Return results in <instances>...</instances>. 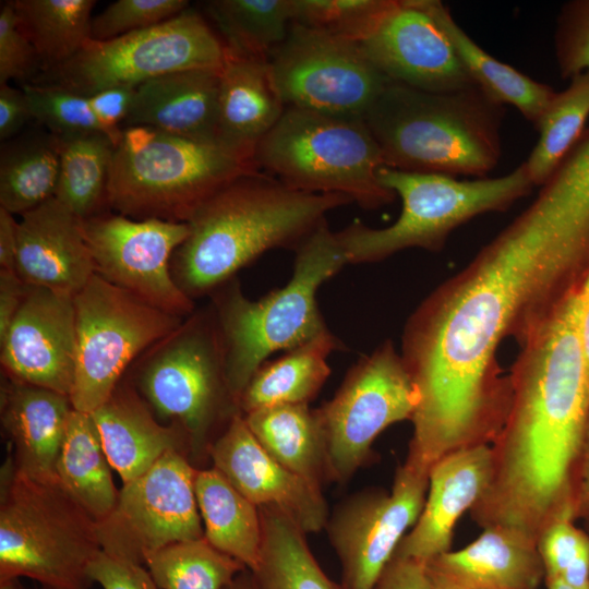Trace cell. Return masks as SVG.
Returning <instances> with one entry per match:
<instances>
[{
    "mask_svg": "<svg viewBox=\"0 0 589 589\" xmlns=\"http://www.w3.org/2000/svg\"><path fill=\"white\" fill-rule=\"evenodd\" d=\"M243 417L261 446L279 464L320 488L329 479L326 433L318 408L284 404Z\"/></svg>",
    "mask_w": 589,
    "mask_h": 589,
    "instance_id": "28",
    "label": "cell"
},
{
    "mask_svg": "<svg viewBox=\"0 0 589 589\" xmlns=\"http://www.w3.org/2000/svg\"><path fill=\"white\" fill-rule=\"evenodd\" d=\"M260 170L309 193H337L374 209L396 195L378 180L382 149L365 120L286 107L254 151Z\"/></svg>",
    "mask_w": 589,
    "mask_h": 589,
    "instance_id": "9",
    "label": "cell"
},
{
    "mask_svg": "<svg viewBox=\"0 0 589 589\" xmlns=\"http://www.w3.org/2000/svg\"><path fill=\"white\" fill-rule=\"evenodd\" d=\"M21 88L29 101L33 119L45 125L53 135L67 136L80 133L106 135L91 108L87 96L61 86L36 82L23 83Z\"/></svg>",
    "mask_w": 589,
    "mask_h": 589,
    "instance_id": "41",
    "label": "cell"
},
{
    "mask_svg": "<svg viewBox=\"0 0 589 589\" xmlns=\"http://www.w3.org/2000/svg\"><path fill=\"white\" fill-rule=\"evenodd\" d=\"M503 117L477 85L435 93L389 81L365 122L386 167L483 178L502 154Z\"/></svg>",
    "mask_w": 589,
    "mask_h": 589,
    "instance_id": "4",
    "label": "cell"
},
{
    "mask_svg": "<svg viewBox=\"0 0 589 589\" xmlns=\"http://www.w3.org/2000/svg\"><path fill=\"white\" fill-rule=\"evenodd\" d=\"M261 555L251 572L256 589H345L332 580L310 550L305 532L283 510L259 507Z\"/></svg>",
    "mask_w": 589,
    "mask_h": 589,
    "instance_id": "33",
    "label": "cell"
},
{
    "mask_svg": "<svg viewBox=\"0 0 589 589\" xmlns=\"http://www.w3.org/2000/svg\"><path fill=\"white\" fill-rule=\"evenodd\" d=\"M104 452L123 483L149 470L177 449L178 432L161 425L132 392L118 389L93 411Z\"/></svg>",
    "mask_w": 589,
    "mask_h": 589,
    "instance_id": "27",
    "label": "cell"
},
{
    "mask_svg": "<svg viewBox=\"0 0 589 589\" xmlns=\"http://www.w3.org/2000/svg\"><path fill=\"white\" fill-rule=\"evenodd\" d=\"M60 167L53 197L81 220L101 214L113 144L101 133L57 136Z\"/></svg>",
    "mask_w": 589,
    "mask_h": 589,
    "instance_id": "35",
    "label": "cell"
},
{
    "mask_svg": "<svg viewBox=\"0 0 589 589\" xmlns=\"http://www.w3.org/2000/svg\"><path fill=\"white\" fill-rule=\"evenodd\" d=\"M110 469L92 414L73 409L57 462V477L96 522L112 512L118 500L119 490Z\"/></svg>",
    "mask_w": 589,
    "mask_h": 589,
    "instance_id": "32",
    "label": "cell"
},
{
    "mask_svg": "<svg viewBox=\"0 0 589 589\" xmlns=\"http://www.w3.org/2000/svg\"><path fill=\"white\" fill-rule=\"evenodd\" d=\"M95 274L170 314L187 317L193 299L171 274L175 251L189 233L187 223L99 214L82 220Z\"/></svg>",
    "mask_w": 589,
    "mask_h": 589,
    "instance_id": "17",
    "label": "cell"
},
{
    "mask_svg": "<svg viewBox=\"0 0 589 589\" xmlns=\"http://www.w3.org/2000/svg\"><path fill=\"white\" fill-rule=\"evenodd\" d=\"M495 458L484 444H470L438 459L429 471L421 514L395 554L430 563L449 551L459 517L490 488Z\"/></svg>",
    "mask_w": 589,
    "mask_h": 589,
    "instance_id": "21",
    "label": "cell"
},
{
    "mask_svg": "<svg viewBox=\"0 0 589 589\" xmlns=\"http://www.w3.org/2000/svg\"><path fill=\"white\" fill-rule=\"evenodd\" d=\"M580 341L586 363L587 373L589 376V302L584 311L580 323Z\"/></svg>",
    "mask_w": 589,
    "mask_h": 589,
    "instance_id": "53",
    "label": "cell"
},
{
    "mask_svg": "<svg viewBox=\"0 0 589 589\" xmlns=\"http://www.w3.org/2000/svg\"><path fill=\"white\" fill-rule=\"evenodd\" d=\"M358 44L392 82L435 93L476 85L428 0H395Z\"/></svg>",
    "mask_w": 589,
    "mask_h": 589,
    "instance_id": "18",
    "label": "cell"
},
{
    "mask_svg": "<svg viewBox=\"0 0 589 589\" xmlns=\"http://www.w3.org/2000/svg\"><path fill=\"white\" fill-rule=\"evenodd\" d=\"M418 394L404 359L386 339L347 372L334 397L320 407L327 443L328 478L345 483L364 465L375 438L412 419Z\"/></svg>",
    "mask_w": 589,
    "mask_h": 589,
    "instance_id": "13",
    "label": "cell"
},
{
    "mask_svg": "<svg viewBox=\"0 0 589 589\" xmlns=\"http://www.w3.org/2000/svg\"><path fill=\"white\" fill-rule=\"evenodd\" d=\"M225 589H256L253 576L249 569L240 573Z\"/></svg>",
    "mask_w": 589,
    "mask_h": 589,
    "instance_id": "54",
    "label": "cell"
},
{
    "mask_svg": "<svg viewBox=\"0 0 589 589\" xmlns=\"http://www.w3.org/2000/svg\"><path fill=\"white\" fill-rule=\"evenodd\" d=\"M589 118V71L570 79L555 92L539 119L538 141L524 161L533 184L542 185L554 173L585 132Z\"/></svg>",
    "mask_w": 589,
    "mask_h": 589,
    "instance_id": "37",
    "label": "cell"
},
{
    "mask_svg": "<svg viewBox=\"0 0 589 589\" xmlns=\"http://www.w3.org/2000/svg\"><path fill=\"white\" fill-rule=\"evenodd\" d=\"M431 576H432V582H433V589H464L460 586L454 584L448 578H446L444 575L437 573L434 570L430 565Z\"/></svg>",
    "mask_w": 589,
    "mask_h": 589,
    "instance_id": "55",
    "label": "cell"
},
{
    "mask_svg": "<svg viewBox=\"0 0 589 589\" xmlns=\"http://www.w3.org/2000/svg\"><path fill=\"white\" fill-rule=\"evenodd\" d=\"M256 169L253 156L221 143L131 125L113 148L107 205L133 219L187 223L212 194Z\"/></svg>",
    "mask_w": 589,
    "mask_h": 589,
    "instance_id": "6",
    "label": "cell"
},
{
    "mask_svg": "<svg viewBox=\"0 0 589 589\" xmlns=\"http://www.w3.org/2000/svg\"><path fill=\"white\" fill-rule=\"evenodd\" d=\"M286 107L365 120L389 80L356 41L291 23L269 58Z\"/></svg>",
    "mask_w": 589,
    "mask_h": 589,
    "instance_id": "14",
    "label": "cell"
},
{
    "mask_svg": "<svg viewBox=\"0 0 589 589\" xmlns=\"http://www.w3.org/2000/svg\"><path fill=\"white\" fill-rule=\"evenodd\" d=\"M28 285L15 271L0 268V340L9 330L26 294Z\"/></svg>",
    "mask_w": 589,
    "mask_h": 589,
    "instance_id": "50",
    "label": "cell"
},
{
    "mask_svg": "<svg viewBox=\"0 0 589 589\" xmlns=\"http://www.w3.org/2000/svg\"><path fill=\"white\" fill-rule=\"evenodd\" d=\"M219 72L181 70L139 85L124 125H144L190 140L221 143Z\"/></svg>",
    "mask_w": 589,
    "mask_h": 589,
    "instance_id": "23",
    "label": "cell"
},
{
    "mask_svg": "<svg viewBox=\"0 0 589 589\" xmlns=\"http://www.w3.org/2000/svg\"><path fill=\"white\" fill-rule=\"evenodd\" d=\"M76 362L70 399L92 413L118 387L127 368L184 321L97 274L74 296Z\"/></svg>",
    "mask_w": 589,
    "mask_h": 589,
    "instance_id": "11",
    "label": "cell"
},
{
    "mask_svg": "<svg viewBox=\"0 0 589 589\" xmlns=\"http://www.w3.org/2000/svg\"><path fill=\"white\" fill-rule=\"evenodd\" d=\"M33 119L25 92L9 83L0 84V140L13 139Z\"/></svg>",
    "mask_w": 589,
    "mask_h": 589,
    "instance_id": "49",
    "label": "cell"
},
{
    "mask_svg": "<svg viewBox=\"0 0 589 589\" xmlns=\"http://www.w3.org/2000/svg\"><path fill=\"white\" fill-rule=\"evenodd\" d=\"M225 45L204 17L188 8L149 28L110 40L88 39L65 62L32 82L61 86L83 96L113 86H133L190 69H220Z\"/></svg>",
    "mask_w": 589,
    "mask_h": 589,
    "instance_id": "10",
    "label": "cell"
},
{
    "mask_svg": "<svg viewBox=\"0 0 589 589\" xmlns=\"http://www.w3.org/2000/svg\"><path fill=\"white\" fill-rule=\"evenodd\" d=\"M135 91L133 86H113L87 96L93 112L115 147L122 137L120 125L130 115Z\"/></svg>",
    "mask_w": 589,
    "mask_h": 589,
    "instance_id": "47",
    "label": "cell"
},
{
    "mask_svg": "<svg viewBox=\"0 0 589 589\" xmlns=\"http://www.w3.org/2000/svg\"><path fill=\"white\" fill-rule=\"evenodd\" d=\"M101 545L97 522L59 480L28 477L8 461L1 471L0 589L27 577L47 589H91Z\"/></svg>",
    "mask_w": 589,
    "mask_h": 589,
    "instance_id": "7",
    "label": "cell"
},
{
    "mask_svg": "<svg viewBox=\"0 0 589 589\" xmlns=\"http://www.w3.org/2000/svg\"><path fill=\"white\" fill-rule=\"evenodd\" d=\"M206 8L224 45L252 57L269 59L292 23V0H214Z\"/></svg>",
    "mask_w": 589,
    "mask_h": 589,
    "instance_id": "38",
    "label": "cell"
},
{
    "mask_svg": "<svg viewBox=\"0 0 589 589\" xmlns=\"http://www.w3.org/2000/svg\"><path fill=\"white\" fill-rule=\"evenodd\" d=\"M294 252L290 280L259 300L248 299L233 278L211 293L226 377L237 404L267 357L330 332L318 309L316 292L348 264L336 232L324 219Z\"/></svg>",
    "mask_w": 589,
    "mask_h": 589,
    "instance_id": "5",
    "label": "cell"
},
{
    "mask_svg": "<svg viewBox=\"0 0 589 589\" xmlns=\"http://www.w3.org/2000/svg\"><path fill=\"white\" fill-rule=\"evenodd\" d=\"M428 1L474 84L498 104L515 107L536 127L555 91L486 52L457 24L447 7Z\"/></svg>",
    "mask_w": 589,
    "mask_h": 589,
    "instance_id": "31",
    "label": "cell"
},
{
    "mask_svg": "<svg viewBox=\"0 0 589 589\" xmlns=\"http://www.w3.org/2000/svg\"><path fill=\"white\" fill-rule=\"evenodd\" d=\"M548 589H575L555 575H544Z\"/></svg>",
    "mask_w": 589,
    "mask_h": 589,
    "instance_id": "56",
    "label": "cell"
},
{
    "mask_svg": "<svg viewBox=\"0 0 589 589\" xmlns=\"http://www.w3.org/2000/svg\"><path fill=\"white\" fill-rule=\"evenodd\" d=\"M589 272V190L557 169L531 204L408 317L401 357L418 405L409 455L431 467L504 420L496 354L521 347Z\"/></svg>",
    "mask_w": 589,
    "mask_h": 589,
    "instance_id": "1",
    "label": "cell"
},
{
    "mask_svg": "<svg viewBox=\"0 0 589 589\" xmlns=\"http://www.w3.org/2000/svg\"><path fill=\"white\" fill-rule=\"evenodd\" d=\"M194 485L205 540L252 572L263 542L259 507L214 467L196 471Z\"/></svg>",
    "mask_w": 589,
    "mask_h": 589,
    "instance_id": "29",
    "label": "cell"
},
{
    "mask_svg": "<svg viewBox=\"0 0 589 589\" xmlns=\"http://www.w3.org/2000/svg\"><path fill=\"white\" fill-rule=\"evenodd\" d=\"M144 565L159 589H225L247 570L205 538L165 546L149 554Z\"/></svg>",
    "mask_w": 589,
    "mask_h": 589,
    "instance_id": "39",
    "label": "cell"
},
{
    "mask_svg": "<svg viewBox=\"0 0 589 589\" xmlns=\"http://www.w3.org/2000/svg\"><path fill=\"white\" fill-rule=\"evenodd\" d=\"M588 302L589 273L521 346L513 365L502 460L486 491L490 525L536 537L573 504V477L589 419V376L580 341Z\"/></svg>",
    "mask_w": 589,
    "mask_h": 589,
    "instance_id": "2",
    "label": "cell"
},
{
    "mask_svg": "<svg viewBox=\"0 0 589 589\" xmlns=\"http://www.w3.org/2000/svg\"><path fill=\"white\" fill-rule=\"evenodd\" d=\"M40 72L37 53L20 28L11 1L0 7V84L35 77Z\"/></svg>",
    "mask_w": 589,
    "mask_h": 589,
    "instance_id": "45",
    "label": "cell"
},
{
    "mask_svg": "<svg viewBox=\"0 0 589 589\" xmlns=\"http://www.w3.org/2000/svg\"><path fill=\"white\" fill-rule=\"evenodd\" d=\"M573 504L575 517L582 518L589 528V419L573 477Z\"/></svg>",
    "mask_w": 589,
    "mask_h": 589,
    "instance_id": "51",
    "label": "cell"
},
{
    "mask_svg": "<svg viewBox=\"0 0 589 589\" xmlns=\"http://www.w3.org/2000/svg\"><path fill=\"white\" fill-rule=\"evenodd\" d=\"M0 346L8 377L70 397L76 362L74 297L28 286Z\"/></svg>",
    "mask_w": 589,
    "mask_h": 589,
    "instance_id": "19",
    "label": "cell"
},
{
    "mask_svg": "<svg viewBox=\"0 0 589 589\" xmlns=\"http://www.w3.org/2000/svg\"><path fill=\"white\" fill-rule=\"evenodd\" d=\"M341 346L328 332L264 362L239 398L241 413L284 404H310L330 374L327 358Z\"/></svg>",
    "mask_w": 589,
    "mask_h": 589,
    "instance_id": "30",
    "label": "cell"
},
{
    "mask_svg": "<svg viewBox=\"0 0 589 589\" xmlns=\"http://www.w3.org/2000/svg\"><path fill=\"white\" fill-rule=\"evenodd\" d=\"M574 518L569 504L542 529L538 551L545 575L562 576L589 549V537L573 524Z\"/></svg>",
    "mask_w": 589,
    "mask_h": 589,
    "instance_id": "44",
    "label": "cell"
},
{
    "mask_svg": "<svg viewBox=\"0 0 589 589\" xmlns=\"http://www.w3.org/2000/svg\"><path fill=\"white\" fill-rule=\"evenodd\" d=\"M214 468L242 495L288 515L305 533L325 529L329 514L322 488L274 459L237 412L209 447Z\"/></svg>",
    "mask_w": 589,
    "mask_h": 589,
    "instance_id": "20",
    "label": "cell"
},
{
    "mask_svg": "<svg viewBox=\"0 0 589 589\" xmlns=\"http://www.w3.org/2000/svg\"><path fill=\"white\" fill-rule=\"evenodd\" d=\"M59 167L58 139L50 132L27 133L3 142L0 207L24 215L52 197Z\"/></svg>",
    "mask_w": 589,
    "mask_h": 589,
    "instance_id": "34",
    "label": "cell"
},
{
    "mask_svg": "<svg viewBox=\"0 0 589 589\" xmlns=\"http://www.w3.org/2000/svg\"><path fill=\"white\" fill-rule=\"evenodd\" d=\"M15 272L28 286L71 297L95 274L82 220L53 196L22 215Z\"/></svg>",
    "mask_w": 589,
    "mask_h": 589,
    "instance_id": "22",
    "label": "cell"
},
{
    "mask_svg": "<svg viewBox=\"0 0 589 589\" xmlns=\"http://www.w3.org/2000/svg\"><path fill=\"white\" fill-rule=\"evenodd\" d=\"M11 3L20 28L37 53L40 72L69 60L89 39L94 0H14Z\"/></svg>",
    "mask_w": 589,
    "mask_h": 589,
    "instance_id": "36",
    "label": "cell"
},
{
    "mask_svg": "<svg viewBox=\"0 0 589 589\" xmlns=\"http://www.w3.org/2000/svg\"><path fill=\"white\" fill-rule=\"evenodd\" d=\"M378 180L400 197L401 212L385 228L354 220L336 232L348 264L380 262L411 248L438 251L462 224L482 214L506 211L536 187L525 163L500 177L470 180L385 166Z\"/></svg>",
    "mask_w": 589,
    "mask_h": 589,
    "instance_id": "8",
    "label": "cell"
},
{
    "mask_svg": "<svg viewBox=\"0 0 589 589\" xmlns=\"http://www.w3.org/2000/svg\"><path fill=\"white\" fill-rule=\"evenodd\" d=\"M91 577L103 589H159L143 564L107 554L97 555L91 567Z\"/></svg>",
    "mask_w": 589,
    "mask_h": 589,
    "instance_id": "46",
    "label": "cell"
},
{
    "mask_svg": "<svg viewBox=\"0 0 589 589\" xmlns=\"http://www.w3.org/2000/svg\"><path fill=\"white\" fill-rule=\"evenodd\" d=\"M337 193L294 190L260 170L243 173L204 201L187 221L171 274L191 299L214 292L264 252L296 249L330 211L351 204Z\"/></svg>",
    "mask_w": 589,
    "mask_h": 589,
    "instance_id": "3",
    "label": "cell"
},
{
    "mask_svg": "<svg viewBox=\"0 0 589 589\" xmlns=\"http://www.w3.org/2000/svg\"><path fill=\"white\" fill-rule=\"evenodd\" d=\"M19 223L0 207V268L15 271Z\"/></svg>",
    "mask_w": 589,
    "mask_h": 589,
    "instance_id": "52",
    "label": "cell"
},
{
    "mask_svg": "<svg viewBox=\"0 0 589 589\" xmlns=\"http://www.w3.org/2000/svg\"><path fill=\"white\" fill-rule=\"evenodd\" d=\"M554 50L564 79L589 71V0L565 3L557 16Z\"/></svg>",
    "mask_w": 589,
    "mask_h": 589,
    "instance_id": "43",
    "label": "cell"
},
{
    "mask_svg": "<svg viewBox=\"0 0 589 589\" xmlns=\"http://www.w3.org/2000/svg\"><path fill=\"white\" fill-rule=\"evenodd\" d=\"M141 357L139 382L160 416L177 420L195 448L223 418L241 412L232 397L224 348L212 309L189 315Z\"/></svg>",
    "mask_w": 589,
    "mask_h": 589,
    "instance_id": "12",
    "label": "cell"
},
{
    "mask_svg": "<svg viewBox=\"0 0 589 589\" xmlns=\"http://www.w3.org/2000/svg\"><path fill=\"white\" fill-rule=\"evenodd\" d=\"M429 565L464 589H536L545 575L534 536L502 524Z\"/></svg>",
    "mask_w": 589,
    "mask_h": 589,
    "instance_id": "25",
    "label": "cell"
},
{
    "mask_svg": "<svg viewBox=\"0 0 589 589\" xmlns=\"http://www.w3.org/2000/svg\"><path fill=\"white\" fill-rule=\"evenodd\" d=\"M374 589H433L429 564L394 554Z\"/></svg>",
    "mask_w": 589,
    "mask_h": 589,
    "instance_id": "48",
    "label": "cell"
},
{
    "mask_svg": "<svg viewBox=\"0 0 589 589\" xmlns=\"http://www.w3.org/2000/svg\"><path fill=\"white\" fill-rule=\"evenodd\" d=\"M395 0H292V23L359 43Z\"/></svg>",
    "mask_w": 589,
    "mask_h": 589,
    "instance_id": "40",
    "label": "cell"
},
{
    "mask_svg": "<svg viewBox=\"0 0 589 589\" xmlns=\"http://www.w3.org/2000/svg\"><path fill=\"white\" fill-rule=\"evenodd\" d=\"M195 476L196 470L173 449L144 474L123 483L115 508L97 522L101 551L144 565L149 554L165 546L203 539Z\"/></svg>",
    "mask_w": 589,
    "mask_h": 589,
    "instance_id": "15",
    "label": "cell"
},
{
    "mask_svg": "<svg viewBox=\"0 0 589 589\" xmlns=\"http://www.w3.org/2000/svg\"><path fill=\"white\" fill-rule=\"evenodd\" d=\"M188 8L187 0H118L92 19L89 39L105 41L149 28Z\"/></svg>",
    "mask_w": 589,
    "mask_h": 589,
    "instance_id": "42",
    "label": "cell"
},
{
    "mask_svg": "<svg viewBox=\"0 0 589 589\" xmlns=\"http://www.w3.org/2000/svg\"><path fill=\"white\" fill-rule=\"evenodd\" d=\"M285 109L269 59L238 53L225 46L219 72V141L254 156L256 145Z\"/></svg>",
    "mask_w": 589,
    "mask_h": 589,
    "instance_id": "26",
    "label": "cell"
},
{
    "mask_svg": "<svg viewBox=\"0 0 589 589\" xmlns=\"http://www.w3.org/2000/svg\"><path fill=\"white\" fill-rule=\"evenodd\" d=\"M72 410L69 396L8 377L1 388V421L13 445L16 470L58 480L57 462Z\"/></svg>",
    "mask_w": 589,
    "mask_h": 589,
    "instance_id": "24",
    "label": "cell"
},
{
    "mask_svg": "<svg viewBox=\"0 0 589 589\" xmlns=\"http://www.w3.org/2000/svg\"><path fill=\"white\" fill-rule=\"evenodd\" d=\"M429 471L407 459L390 492L366 489L336 505L325 529L341 565L345 589H374L424 505Z\"/></svg>",
    "mask_w": 589,
    "mask_h": 589,
    "instance_id": "16",
    "label": "cell"
}]
</instances>
